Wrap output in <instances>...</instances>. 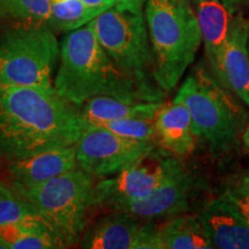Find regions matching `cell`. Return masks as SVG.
Returning <instances> with one entry per match:
<instances>
[{"mask_svg": "<svg viewBox=\"0 0 249 249\" xmlns=\"http://www.w3.org/2000/svg\"><path fill=\"white\" fill-rule=\"evenodd\" d=\"M147 0H120L118 5L123 6V7L136 9V11H142L143 5L145 4Z\"/></svg>", "mask_w": 249, "mask_h": 249, "instance_id": "obj_27", "label": "cell"}, {"mask_svg": "<svg viewBox=\"0 0 249 249\" xmlns=\"http://www.w3.org/2000/svg\"><path fill=\"white\" fill-rule=\"evenodd\" d=\"M197 217L213 248L249 249V223L224 194L209 202Z\"/></svg>", "mask_w": 249, "mask_h": 249, "instance_id": "obj_12", "label": "cell"}, {"mask_svg": "<svg viewBox=\"0 0 249 249\" xmlns=\"http://www.w3.org/2000/svg\"><path fill=\"white\" fill-rule=\"evenodd\" d=\"M248 51H249V40H248Z\"/></svg>", "mask_w": 249, "mask_h": 249, "instance_id": "obj_31", "label": "cell"}, {"mask_svg": "<svg viewBox=\"0 0 249 249\" xmlns=\"http://www.w3.org/2000/svg\"><path fill=\"white\" fill-rule=\"evenodd\" d=\"M77 167L75 144L37 152L11 161L8 167L12 186H34Z\"/></svg>", "mask_w": 249, "mask_h": 249, "instance_id": "obj_14", "label": "cell"}, {"mask_svg": "<svg viewBox=\"0 0 249 249\" xmlns=\"http://www.w3.org/2000/svg\"><path fill=\"white\" fill-rule=\"evenodd\" d=\"M145 21L154 55V79L164 91L176 88L194 62L202 42L188 0H147Z\"/></svg>", "mask_w": 249, "mask_h": 249, "instance_id": "obj_3", "label": "cell"}, {"mask_svg": "<svg viewBox=\"0 0 249 249\" xmlns=\"http://www.w3.org/2000/svg\"><path fill=\"white\" fill-rule=\"evenodd\" d=\"M220 1H222L223 4L225 5V7L233 14L238 11L241 0H220Z\"/></svg>", "mask_w": 249, "mask_h": 249, "instance_id": "obj_28", "label": "cell"}, {"mask_svg": "<svg viewBox=\"0 0 249 249\" xmlns=\"http://www.w3.org/2000/svg\"><path fill=\"white\" fill-rule=\"evenodd\" d=\"M59 53L48 24H14L0 34V85L51 88Z\"/></svg>", "mask_w": 249, "mask_h": 249, "instance_id": "obj_7", "label": "cell"}, {"mask_svg": "<svg viewBox=\"0 0 249 249\" xmlns=\"http://www.w3.org/2000/svg\"><path fill=\"white\" fill-rule=\"evenodd\" d=\"M0 242L6 249H57L71 246L42 216L0 226Z\"/></svg>", "mask_w": 249, "mask_h": 249, "instance_id": "obj_18", "label": "cell"}, {"mask_svg": "<svg viewBox=\"0 0 249 249\" xmlns=\"http://www.w3.org/2000/svg\"><path fill=\"white\" fill-rule=\"evenodd\" d=\"M0 20L26 26H50V0H0Z\"/></svg>", "mask_w": 249, "mask_h": 249, "instance_id": "obj_20", "label": "cell"}, {"mask_svg": "<svg viewBox=\"0 0 249 249\" xmlns=\"http://www.w3.org/2000/svg\"><path fill=\"white\" fill-rule=\"evenodd\" d=\"M95 179L77 166L38 185L11 187L73 246L86 231L88 213L95 207Z\"/></svg>", "mask_w": 249, "mask_h": 249, "instance_id": "obj_5", "label": "cell"}, {"mask_svg": "<svg viewBox=\"0 0 249 249\" xmlns=\"http://www.w3.org/2000/svg\"><path fill=\"white\" fill-rule=\"evenodd\" d=\"M224 195L236 205V208L241 211L249 223V194L226 188L225 192H224Z\"/></svg>", "mask_w": 249, "mask_h": 249, "instance_id": "obj_24", "label": "cell"}, {"mask_svg": "<svg viewBox=\"0 0 249 249\" xmlns=\"http://www.w3.org/2000/svg\"><path fill=\"white\" fill-rule=\"evenodd\" d=\"M156 145L158 144L123 138L104 127H91L75 143L76 163L93 178H110Z\"/></svg>", "mask_w": 249, "mask_h": 249, "instance_id": "obj_9", "label": "cell"}, {"mask_svg": "<svg viewBox=\"0 0 249 249\" xmlns=\"http://www.w3.org/2000/svg\"><path fill=\"white\" fill-rule=\"evenodd\" d=\"M226 188L249 194V171L231 177L227 182Z\"/></svg>", "mask_w": 249, "mask_h": 249, "instance_id": "obj_25", "label": "cell"}, {"mask_svg": "<svg viewBox=\"0 0 249 249\" xmlns=\"http://www.w3.org/2000/svg\"><path fill=\"white\" fill-rule=\"evenodd\" d=\"M156 249H211L198 217L177 214L156 224Z\"/></svg>", "mask_w": 249, "mask_h": 249, "instance_id": "obj_19", "label": "cell"}, {"mask_svg": "<svg viewBox=\"0 0 249 249\" xmlns=\"http://www.w3.org/2000/svg\"><path fill=\"white\" fill-rule=\"evenodd\" d=\"M188 1H191V2H197L198 0H188Z\"/></svg>", "mask_w": 249, "mask_h": 249, "instance_id": "obj_30", "label": "cell"}, {"mask_svg": "<svg viewBox=\"0 0 249 249\" xmlns=\"http://www.w3.org/2000/svg\"><path fill=\"white\" fill-rule=\"evenodd\" d=\"M156 224L126 213L110 211L86 229L80 247L86 249H156Z\"/></svg>", "mask_w": 249, "mask_h": 249, "instance_id": "obj_10", "label": "cell"}, {"mask_svg": "<svg viewBox=\"0 0 249 249\" xmlns=\"http://www.w3.org/2000/svg\"><path fill=\"white\" fill-rule=\"evenodd\" d=\"M154 121L155 120L130 118V119L108 121V123L102 124L101 127H104L123 138L157 144V134H156Z\"/></svg>", "mask_w": 249, "mask_h": 249, "instance_id": "obj_23", "label": "cell"}, {"mask_svg": "<svg viewBox=\"0 0 249 249\" xmlns=\"http://www.w3.org/2000/svg\"><path fill=\"white\" fill-rule=\"evenodd\" d=\"M157 144L179 158L188 157L195 149V133L188 110L182 103L163 102L155 118Z\"/></svg>", "mask_w": 249, "mask_h": 249, "instance_id": "obj_15", "label": "cell"}, {"mask_svg": "<svg viewBox=\"0 0 249 249\" xmlns=\"http://www.w3.org/2000/svg\"><path fill=\"white\" fill-rule=\"evenodd\" d=\"M248 1H249V0H248Z\"/></svg>", "mask_w": 249, "mask_h": 249, "instance_id": "obj_32", "label": "cell"}, {"mask_svg": "<svg viewBox=\"0 0 249 249\" xmlns=\"http://www.w3.org/2000/svg\"><path fill=\"white\" fill-rule=\"evenodd\" d=\"M226 90L201 70L187 77L173 98L188 110L196 138L209 143L216 155L229 151L235 144L246 120L244 110Z\"/></svg>", "mask_w": 249, "mask_h": 249, "instance_id": "obj_4", "label": "cell"}, {"mask_svg": "<svg viewBox=\"0 0 249 249\" xmlns=\"http://www.w3.org/2000/svg\"><path fill=\"white\" fill-rule=\"evenodd\" d=\"M180 160L156 145L116 176L96 182L95 207L104 209L114 202L134 200L150 194L185 171V165Z\"/></svg>", "mask_w": 249, "mask_h": 249, "instance_id": "obj_8", "label": "cell"}, {"mask_svg": "<svg viewBox=\"0 0 249 249\" xmlns=\"http://www.w3.org/2000/svg\"><path fill=\"white\" fill-rule=\"evenodd\" d=\"M82 1L88 7L103 13V12L107 11L108 8L119 4L120 0H82Z\"/></svg>", "mask_w": 249, "mask_h": 249, "instance_id": "obj_26", "label": "cell"}, {"mask_svg": "<svg viewBox=\"0 0 249 249\" xmlns=\"http://www.w3.org/2000/svg\"><path fill=\"white\" fill-rule=\"evenodd\" d=\"M248 40L249 22L242 15H236L220 57L217 81L249 107Z\"/></svg>", "mask_w": 249, "mask_h": 249, "instance_id": "obj_13", "label": "cell"}, {"mask_svg": "<svg viewBox=\"0 0 249 249\" xmlns=\"http://www.w3.org/2000/svg\"><path fill=\"white\" fill-rule=\"evenodd\" d=\"M242 143H244L245 148L249 151V124L246 127L244 133H242Z\"/></svg>", "mask_w": 249, "mask_h": 249, "instance_id": "obj_29", "label": "cell"}, {"mask_svg": "<svg viewBox=\"0 0 249 249\" xmlns=\"http://www.w3.org/2000/svg\"><path fill=\"white\" fill-rule=\"evenodd\" d=\"M193 189L194 178L185 170L150 194L134 200L114 202L104 209L129 213L147 222L167 219L188 210Z\"/></svg>", "mask_w": 249, "mask_h": 249, "instance_id": "obj_11", "label": "cell"}, {"mask_svg": "<svg viewBox=\"0 0 249 249\" xmlns=\"http://www.w3.org/2000/svg\"><path fill=\"white\" fill-rule=\"evenodd\" d=\"M163 102L133 101L112 96H97L83 103L81 112L87 129L91 127H101L108 121L119 119L134 118L155 120Z\"/></svg>", "mask_w": 249, "mask_h": 249, "instance_id": "obj_17", "label": "cell"}, {"mask_svg": "<svg viewBox=\"0 0 249 249\" xmlns=\"http://www.w3.org/2000/svg\"><path fill=\"white\" fill-rule=\"evenodd\" d=\"M40 216L29 202L0 181V226L21 223L30 218Z\"/></svg>", "mask_w": 249, "mask_h": 249, "instance_id": "obj_22", "label": "cell"}, {"mask_svg": "<svg viewBox=\"0 0 249 249\" xmlns=\"http://www.w3.org/2000/svg\"><path fill=\"white\" fill-rule=\"evenodd\" d=\"M103 49L127 76L154 92V55L142 11L116 5L89 22ZM156 82V81H155Z\"/></svg>", "mask_w": 249, "mask_h": 249, "instance_id": "obj_6", "label": "cell"}, {"mask_svg": "<svg viewBox=\"0 0 249 249\" xmlns=\"http://www.w3.org/2000/svg\"><path fill=\"white\" fill-rule=\"evenodd\" d=\"M196 5L195 13L204 43L205 57L213 76L217 80L220 57L231 30L232 13L220 0H198Z\"/></svg>", "mask_w": 249, "mask_h": 249, "instance_id": "obj_16", "label": "cell"}, {"mask_svg": "<svg viewBox=\"0 0 249 249\" xmlns=\"http://www.w3.org/2000/svg\"><path fill=\"white\" fill-rule=\"evenodd\" d=\"M85 130L81 107L54 87L0 85V160L74 145Z\"/></svg>", "mask_w": 249, "mask_h": 249, "instance_id": "obj_1", "label": "cell"}, {"mask_svg": "<svg viewBox=\"0 0 249 249\" xmlns=\"http://www.w3.org/2000/svg\"><path fill=\"white\" fill-rule=\"evenodd\" d=\"M53 87L59 95L80 107L97 96L150 102H161L164 97V93L145 89L120 71L89 23L70 31L60 43Z\"/></svg>", "mask_w": 249, "mask_h": 249, "instance_id": "obj_2", "label": "cell"}, {"mask_svg": "<svg viewBox=\"0 0 249 249\" xmlns=\"http://www.w3.org/2000/svg\"><path fill=\"white\" fill-rule=\"evenodd\" d=\"M50 27L64 33L86 26L101 14V12L86 6L82 0H50Z\"/></svg>", "mask_w": 249, "mask_h": 249, "instance_id": "obj_21", "label": "cell"}]
</instances>
